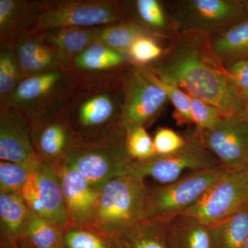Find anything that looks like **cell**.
Here are the masks:
<instances>
[{
	"instance_id": "obj_21",
	"label": "cell",
	"mask_w": 248,
	"mask_h": 248,
	"mask_svg": "<svg viewBox=\"0 0 248 248\" xmlns=\"http://www.w3.org/2000/svg\"><path fill=\"white\" fill-rule=\"evenodd\" d=\"M168 242L169 248H213L210 228L182 215L170 221Z\"/></svg>"
},
{
	"instance_id": "obj_15",
	"label": "cell",
	"mask_w": 248,
	"mask_h": 248,
	"mask_svg": "<svg viewBox=\"0 0 248 248\" xmlns=\"http://www.w3.org/2000/svg\"><path fill=\"white\" fill-rule=\"evenodd\" d=\"M0 159L31 169L44 161L32 143L29 119L14 108H0Z\"/></svg>"
},
{
	"instance_id": "obj_9",
	"label": "cell",
	"mask_w": 248,
	"mask_h": 248,
	"mask_svg": "<svg viewBox=\"0 0 248 248\" xmlns=\"http://www.w3.org/2000/svg\"><path fill=\"white\" fill-rule=\"evenodd\" d=\"M223 166L192 172L170 184L148 187L145 219H172L194 205L225 171Z\"/></svg>"
},
{
	"instance_id": "obj_12",
	"label": "cell",
	"mask_w": 248,
	"mask_h": 248,
	"mask_svg": "<svg viewBox=\"0 0 248 248\" xmlns=\"http://www.w3.org/2000/svg\"><path fill=\"white\" fill-rule=\"evenodd\" d=\"M22 195L31 213L63 229L68 226L61 182L53 166L42 161L32 170Z\"/></svg>"
},
{
	"instance_id": "obj_1",
	"label": "cell",
	"mask_w": 248,
	"mask_h": 248,
	"mask_svg": "<svg viewBox=\"0 0 248 248\" xmlns=\"http://www.w3.org/2000/svg\"><path fill=\"white\" fill-rule=\"evenodd\" d=\"M147 67L163 82L185 90L224 114L248 111L247 101L214 53L211 36L178 32L162 56Z\"/></svg>"
},
{
	"instance_id": "obj_43",
	"label": "cell",
	"mask_w": 248,
	"mask_h": 248,
	"mask_svg": "<svg viewBox=\"0 0 248 248\" xmlns=\"http://www.w3.org/2000/svg\"></svg>"
},
{
	"instance_id": "obj_30",
	"label": "cell",
	"mask_w": 248,
	"mask_h": 248,
	"mask_svg": "<svg viewBox=\"0 0 248 248\" xmlns=\"http://www.w3.org/2000/svg\"><path fill=\"white\" fill-rule=\"evenodd\" d=\"M63 230L31 212L24 237L16 244L30 248H63Z\"/></svg>"
},
{
	"instance_id": "obj_4",
	"label": "cell",
	"mask_w": 248,
	"mask_h": 248,
	"mask_svg": "<svg viewBox=\"0 0 248 248\" xmlns=\"http://www.w3.org/2000/svg\"><path fill=\"white\" fill-rule=\"evenodd\" d=\"M148 189L144 180L131 174L111 179L99 190L96 226L120 236L145 219Z\"/></svg>"
},
{
	"instance_id": "obj_2",
	"label": "cell",
	"mask_w": 248,
	"mask_h": 248,
	"mask_svg": "<svg viewBox=\"0 0 248 248\" xmlns=\"http://www.w3.org/2000/svg\"><path fill=\"white\" fill-rule=\"evenodd\" d=\"M121 75L84 78L72 93L65 115L78 136L96 138L120 128L124 103Z\"/></svg>"
},
{
	"instance_id": "obj_18",
	"label": "cell",
	"mask_w": 248,
	"mask_h": 248,
	"mask_svg": "<svg viewBox=\"0 0 248 248\" xmlns=\"http://www.w3.org/2000/svg\"><path fill=\"white\" fill-rule=\"evenodd\" d=\"M131 64L126 54L95 42L73 58L69 69L84 78H100L120 76Z\"/></svg>"
},
{
	"instance_id": "obj_6",
	"label": "cell",
	"mask_w": 248,
	"mask_h": 248,
	"mask_svg": "<svg viewBox=\"0 0 248 248\" xmlns=\"http://www.w3.org/2000/svg\"><path fill=\"white\" fill-rule=\"evenodd\" d=\"M185 144L171 154L155 155L149 159L133 161L129 174L144 180L151 177L161 184H170L180 179L187 170L197 172L223 166L204 144L197 129L185 135Z\"/></svg>"
},
{
	"instance_id": "obj_36",
	"label": "cell",
	"mask_w": 248,
	"mask_h": 248,
	"mask_svg": "<svg viewBox=\"0 0 248 248\" xmlns=\"http://www.w3.org/2000/svg\"><path fill=\"white\" fill-rule=\"evenodd\" d=\"M185 142V135L182 136L172 129L159 128L153 139L155 155L171 154L182 148Z\"/></svg>"
},
{
	"instance_id": "obj_37",
	"label": "cell",
	"mask_w": 248,
	"mask_h": 248,
	"mask_svg": "<svg viewBox=\"0 0 248 248\" xmlns=\"http://www.w3.org/2000/svg\"><path fill=\"white\" fill-rule=\"evenodd\" d=\"M240 92L248 102V58L233 62L226 66Z\"/></svg>"
},
{
	"instance_id": "obj_27",
	"label": "cell",
	"mask_w": 248,
	"mask_h": 248,
	"mask_svg": "<svg viewBox=\"0 0 248 248\" xmlns=\"http://www.w3.org/2000/svg\"><path fill=\"white\" fill-rule=\"evenodd\" d=\"M63 248H123L120 236L93 226H68L63 230Z\"/></svg>"
},
{
	"instance_id": "obj_34",
	"label": "cell",
	"mask_w": 248,
	"mask_h": 248,
	"mask_svg": "<svg viewBox=\"0 0 248 248\" xmlns=\"http://www.w3.org/2000/svg\"><path fill=\"white\" fill-rule=\"evenodd\" d=\"M33 169L16 163L0 161V193H22Z\"/></svg>"
},
{
	"instance_id": "obj_29",
	"label": "cell",
	"mask_w": 248,
	"mask_h": 248,
	"mask_svg": "<svg viewBox=\"0 0 248 248\" xmlns=\"http://www.w3.org/2000/svg\"><path fill=\"white\" fill-rule=\"evenodd\" d=\"M144 35L153 34L138 23L129 20L99 27L97 42L128 55L134 42Z\"/></svg>"
},
{
	"instance_id": "obj_40",
	"label": "cell",
	"mask_w": 248,
	"mask_h": 248,
	"mask_svg": "<svg viewBox=\"0 0 248 248\" xmlns=\"http://www.w3.org/2000/svg\"><path fill=\"white\" fill-rule=\"evenodd\" d=\"M13 248L12 246H10L9 245L3 244V243H1V248Z\"/></svg>"
},
{
	"instance_id": "obj_16",
	"label": "cell",
	"mask_w": 248,
	"mask_h": 248,
	"mask_svg": "<svg viewBox=\"0 0 248 248\" xmlns=\"http://www.w3.org/2000/svg\"><path fill=\"white\" fill-rule=\"evenodd\" d=\"M53 166L61 182L68 226L95 225L99 190L78 171L62 164Z\"/></svg>"
},
{
	"instance_id": "obj_39",
	"label": "cell",
	"mask_w": 248,
	"mask_h": 248,
	"mask_svg": "<svg viewBox=\"0 0 248 248\" xmlns=\"http://www.w3.org/2000/svg\"><path fill=\"white\" fill-rule=\"evenodd\" d=\"M243 4L244 5L245 9L248 16V0H242Z\"/></svg>"
},
{
	"instance_id": "obj_20",
	"label": "cell",
	"mask_w": 248,
	"mask_h": 248,
	"mask_svg": "<svg viewBox=\"0 0 248 248\" xmlns=\"http://www.w3.org/2000/svg\"><path fill=\"white\" fill-rule=\"evenodd\" d=\"M30 215L22 193H0L1 243L14 244L23 239Z\"/></svg>"
},
{
	"instance_id": "obj_28",
	"label": "cell",
	"mask_w": 248,
	"mask_h": 248,
	"mask_svg": "<svg viewBox=\"0 0 248 248\" xmlns=\"http://www.w3.org/2000/svg\"><path fill=\"white\" fill-rule=\"evenodd\" d=\"M24 79L15 45L0 44V108Z\"/></svg>"
},
{
	"instance_id": "obj_26",
	"label": "cell",
	"mask_w": 248,
	"mask_h": 248,
	"mask_svg": "<svg viewBox=\"0 0 248 248\" xmlns=\"http://www.w3.org/2000/svg\"><path fill=\"white\" fill-rule=\"evenodd\" d=\"M209 228L213 248H242L248 240V205Z\"/></svg>"
},
{
	"instance_id": "obj_3",
	"label": "cell",
	"mask_w": 248,
	"mask_h": 248,
	"mask_svg": "<svg viewBox=\"0 0 248 248\" xmlns=\"http://www.w3.org/2000/svg\"><path fill=\"white\" fill-rule=\"evenodd\" d=\"M133 161L125 146V131L120 127L96 138L77 136L58 164L78 171L100 190L111 179L128 174Z\"/></svg>"
},
{
	"instance_id": "obj_35",
	"label": "cell",
	"mask_w": 248,
	"mask_h": 248,
	"mask_svg": "<svg viewBox=\"0 0 248 248\" xmlns=\"http://www.w3.org/2000/svg\"><path fill=\"white\" fill-rule=\"evenodd\" d=\"M187 93L190 99L191 110L194 124H195V128L200 133L214 128L221 120V117L226 115L217 108L203 102L200 98L196 97L190 93Z\"/></svg>"
},
{
	"instance_id": "obj_42",
	"label": "cell",
	"mask_w": 248,
	"mask_h": 248,
	"mask_svg": "<svg viewBox=\"0 0 248 248\" xmlns=\"http://www.w3.org/2000/svg\"><path fill=\"white\" fill-rule=\"evenodd\" d=\"M242 248H248V240L247 241H246V244H245L244 247Z\"/></svg>"
},
{
	"instance_id": "obj_31",
	"label": "cell",
	"mask_w": 248,
	"mask_h": 248,
	"mask_svg": "<svg viewBox=\"0 0 248 248\" xmlns=\"http://www.w3.org/2000/svg\"><path fill=\"white\" fill-rule=\"evenodd\" d=\"M146 76H148L157 84L160 88L167 94L168 98L174 109V119L179 125H190L194 124L193 117H192V110H191L190 99L188 94L186 91H182L180 88L172 85L168 84L163 82L160 80L153 72L150 71L147 66H138Z\"/></svg>"
},
{
	"instance_id": "obj_5",
	"label": "cell",
	"mask_w": 248,
	"mask_h": 248,
	"mask_svg": "<svg viewBox=\"0 0 248 248\" xmlns=\"http://www.w3.org/2000/svg\"><path fill=\"white\" fill-rule=\"evenodd\" d=\"M43 11L31 33L60 27H100L131 20L124 1L42 0Z\"/></svg>"
},
{
	"instance_id": "obj_41",
	"label": "cell",
	"mask_w": 248,
	"mask_h": 248,
	"mask_svg": "<svg viewBox=\"0 0 248 248\" xmlns=\"http://www.w3.org/2000/svg\"><path fill=\"white\" fill-rule=\"evenodd\" d=\"M245 173H246V178H247L248 183V165L247 167L244 169Z\"/></svg>"
},
{
	"instance_id": "obj_14",
	"label": "cell",
	"mask_w": 248,
	"mask_h": 248,
	"mask_svg": "<svg viewBox=\"0 0 248 248\" xmlns=\"http://www.w3.org/2000/svg\"><path fill=\"white\" fill-rule=\"evenodd\" d=\"M65 104L29 120L35 151L41 159L52 166L61 161L78 136L66 120Z\"/></svg>"
},
{
	"instance_id": "obj_24",
	"label": "cell",
	"mask_w": 248,
	"mask_h": 248,
	"mask_svg": "<svg viewBox=\"0 0 248 248\" xmlns=\"http://www.w3.org/2000/svg\"><path fill=\"white\" fill-rule=\"evenodd\" d=\"M99 29V27H60L40 33L72 62L88 46L97 42Z\"/></svg>"
},
{
	"instance_id": "obj_7",
	"label": "cell",
	"mask_w": 248,
	"mask_h": 248,
	"mask_svg": "<svg viewBox=\"0 0 248 248\" xmlns=\"http://www.w3.org/2000/svg\"><path fill=\"white\" fill-rule=\"evenodd\" d=\"M83 79L84 78L70 69L28 77L23 79L4 107L17 109L31 120L64 105Z\"/></svg>"
},
{
	"instance_id": "obj_8",
	"label": "cell",
	"mask_w": 248,
	"mask_h": 248,
	"mask_svg": "<svg viewBox=\"0 0 248 248\" xmlns=\"http://www.w3.org/2000/svg\"><path fill=\"white\" fill-rule=\"evenodd\" d=\"M169 16L178 32H200L211 37L248 19L242 0L174 1Z\"/></svg>"
},
{
	"instance_id": "obj_11",
	"label": "cell",
	"mask_w": 248,
	"mask_h": 248,
	"mask_svg": "<svg viewBox=\"0 0 248 248\" xmlns=\"http://www.w3.org/2000/svg\"><path fill=\"white\" fill-rule=\"evenodd\" d=\"M124 91L120 126L124 130L153 123L169 100L167 94L138 66L131 64L121 75Z\"/></svg>"
},
{
	"instance_id": "obj_10",
	"label": "cell",
	"mask_w": 248,
	"mask_h": 248,
	"mask_svg": "<svg viewBox=\"0 0 248 248\" xmlns=\"http://www.w3.org/2000/svg\"><path fill=\"white\" fill-rule=\"evenodd\" d=\"M248 205V183L244 170H226L203 197L182 215L210 227Z\"/></svg>"
},
{
	"instance_id": "obj_17",
	"label": "cell",
	"mask_w": 248,
	"mask_h": 248,
	"mask_svg": "<svg viewBox=\"0 0 248 248\" xmlns=\"http://www.w3.org/2000/svg\"><path fill=\"white\" fill-rule=\"evenodd\" d=\"M24 78L47 72L69 69L71 61L42 34L30 33L15 44Z\"/></svg>"
},
{
	"instance_id": "obj_23",
	"label": "cell",
	"mask_w": 248,
	"mask_h": 248,
	"mask_svg": "<svg viewBox=\"0 0 248 248\" xmlns=\"http://www.w3.org/2000/svg\"><path fill=\"white\" fill-rule=\"evenodd\" d=\"M214 53L227 66L248 58V19L211 37Z\"/></svg>"
},
{
	"instance_id": "obj_19",
	"label": "cell",
	"mask_w": 248,
	"mask_h": 248,
	"mask_svg": "<svg viewBox=\"0 0 248 248\" xmlns=\"http://www.w3.org/2000/svg\"><path fill=\"white\" fill-rule=\"evenodd\" d=\"M42 11V0H0V44L15 45L31 33Z\"/></svg>"
},
{
	"instance_id": "obj_22",
	"label": "cell",
	"mask_w": 248,
	"mask_h": 248,
	"mask_svg": "<svg viewBox=\"0 0 248 248\" xmlns=\"http://www.w3.org/2000/svg\"><path fill=\"white\" fill-rule=\"evenodd\" d=\"M171 219H143L120 235L123 248H169Z\"/></svg>"
},
{
	"instance_id": "obj_32",
	"label": "cell",
	"mask_w": 248,
	"mask_h": 248,
	"mask_svg": "<svg viewBox=\"0 0 248 248\" xmlns=\"http://www.w3.org/2000/svg\"><path fill=\"white\" fill-rule=\"evenodd\" d=\"M164 50L156 36L142 35L134 42L129 49V61L134 66H149L162 56Z\"/></svg>"
},
{
	"instance_id": "obj_38",
	"label": "cell",
	"mask_w": 248,
	"mask_h": 248,
	"mask_svg": "<svg viewBox=\"0 0 248 248\" xmlns=\"http://www.w3.org/2000/svg\"><path fill=\"white\" fill-rule=\"evenodd\" d=\"M9 246H12V247H14V248H30L27 247V246H24V245L19 244L9 245Z\"/></svg>"
},
{
	"instance_id": "obj_33",
	"label": "cell",
	"mask_w": 248,
	"mask_h": 248,
	"mask_svg": "<svg viewBox=\"0 0 248 248\" xmlns=\"http://www.w3.org/2000/svg\"><path fill=\"white\" fill-rule=\"evenodd\" d=\"M124 131L127 151L134 161L149 159L155 155L153 139L146 131V127L136 125Z\"/></svg>"
},
{
	"instance_id": "obj_13",
	"label": "cell",
	"mask_w": 248,
	"mask_h": 248,
	"mask_svg": "<svg viewBox=\"0 0 248 248\" xmlns=\"http://www.w3.org/2000/svg\"><path fill=\"white\" fill-rule=\"evenodd\" d=\"M204 144L227 170L248 165V111L226 114L214 128L201 133Z\"/></svg>"
},
{
	"instance_id": "obj_25",
	"label": "cell",
	"mask_w": 248,
	"mask_h": 248,
	"mask_svg": "<svg viewBox=\"0 0 248 248\" xmlns=\"http://www.w3.org/2000/svg\"><path fill=\"white\" fill-rule=\"evenodd\" d=\"M129 17L156 37L166 36L173 27L163 4L157 0L124 1Z\"/></svg>"
}]
</instances>
